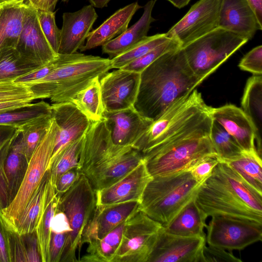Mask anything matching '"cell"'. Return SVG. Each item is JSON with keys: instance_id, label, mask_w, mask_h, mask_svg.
Returning a JSON list of instances; mask_svg holds the SVG:
<instances>
[{"instance_id": "40", "label": "cell", "mask_w": 262, "mask_h": 262, "mask_svg": "<svg viewBox=\"0 0 262 262\" xmlns=\"http://www.w3.org/2000/svg\"><path fill=\"white\" fill-rule=\"evenodd\" d=\"M165 33L147 36L124 53L111 59L112 69H121L168 40Z\"/></svg>"}, {"instance_id": "35", "label": "cell", "mask_w": 262, "mask_h": 262, "mask_svg": "<svg viewBox=\"0 0 262 262\" xmlns=\"http://www.w3.org/2000/svg\"><path fill=\"white\" fill-rule=\"evenodd\" d=\"M38 67L21 58L15 48L0 50V83L14 82Z\"/></svg>"}, {"instance_id": "50", "label": "cell", "mask_w": 262, "mask_h": 262, "mask_svg": "<svg viewBox=\"0 0 262 262\" xmlns=\"http://www.w3.org/2000/svg\"><path fill=\"white\" fill-rule=\"evenodd\" d=\"M12 261H27L26 247L23 235L9 232Z\"/></svg>"}, {"instance_id": "1", "label": "cell", "mask_w": 262, "mask_h": 262, "mask_svg": "<svg viewBox=\"0 0 262 262\" xmlns=\"http://www.w3.org/2000/svg\"><path fill=\"white\" fill-rule=\"evenodd\" d=\"M211 107L194 89L140 136L137 144L152 177L190 171L204 160L217 157L210 138Z\"/></svg>"}, {"instance_id": "28", "label": "cell", "mask_w": 262, "mask_h": 262, "mask_svg": "<svg viewBox=\"0 0 262 262\" xmlns=\"http://www.w3.org/2000/svg\"><path fill=\"white\" fill-rule=\"evenodd\" d=\"M206 216L198 206L195 199L189 202L166 226L168 233L183 236H205L204 229Z\"/></svg>"}, {"instance_id": "32", "label": "cell", "mask_w": 262, "mask_h": 262, "mask_svg": "<svg viewBox=\"0 0 262 262\" xmlns=\"http://www.w3.org/2000/svg\"><path fill=\"white\" fill-rule=\"evenodd\" d=\"M250 186L262 194V161L256 151L244 152L225 161Z\"/></svg>"}, {"instance_id": "38", "label": "cell", "mask_w": 262, "mask_h": 262, "mask_svg": "<svg viewBox=\"0 0 262 262\" xmlns=\"http://www.w3.org/2000/svg\"><path fill=\"white\" fill-rule=\"evenodd\" d=\"M210 138L220 161L235 158L244 151L234 138L214 120L211 128Z\"/></svg>"}, {"instance_id": "24", "label": "cell", "mask_w": 262, "mask_h": 262, "mask_svg": "<svg viewBox=\"0 0 262 262\" xmlns=\"http://www.w3.org/2000/svg\"><path fill=\"white\" fill-rule=\"evenodd\" d=\"M213 120L217 122L246 152L256 151L253 125L242 109L232 104L211 107Z\"/></svg>"}, {"instance_id": "2", "label": "cell", "mask_w": 262, "mask_h": 262, "mask_svg": "<svg viewBox=\"0 0 262 262\" xmlns=\"http://www.w3.org/2000/svg\"><path fill=\"white\" fill-rule=\"evenodd\" d=\"M202 81L191 69L183 49L171 50L140 73L134 107L142 116L154 121Z\"/></svg>"}, {"instance_id": "18", "label": "cell", "mask_w": 262, "mask_h": 262, "mask_svg": "<svg viewBox=\"0 0 262 262\" xmlns=\"http://www.w3.org/2000/svg\"><path fill=\"white\" fill-rule=\"evenodd\" d=\"M152 177L144 160L119 181L95 191L97 205H110L129 201L140 203L147 183Z\"/></svg>"}, {"instance_id": "37", "label": "cell", "mask_w": 262, "mask_h": 262, "mask_svg": "<svg viewBox=\"0 0 262 262\" xmlns=\"http://www.w3.org/2000/svg\"><path fill=\"white\" fill-rule=\"evenodd\" d=\"M52 121V114H45L28 121L18 128L22 136L24 151L29 161Z\"/></svg>"}, {"instance_id": "52", "label": "cell", "mask_w": 262, "mask_h": 262, "mask_svg": "<svg viewBox=\"0 0 262 262\" xmlns=\"http://www.w3.org/2000/svg\"><path fill=\"white\" fill-rule=\"evenodd\" d=\"M0 262H12L10 233L0 219Z\"/></svg>"}, {"instance_id": "62", "label": "cell", "mask_w": 262, "mask_h": 262, "mask_svg": "<svg viewBox=\"0 0 262 262\" xmlns=\"http://www.w3.org/2000/svg\"><path fill=\"white\" fill-rule=\"evenodd\" d=\"M70 0H62V2H69Z\"/></svg>"}, {"instance_id": "9", "label": "cell", "mask_w": 262, "mask_h": 262, "mask_svg": "<svg viewBox=\"0 0 262 262\" xmlns=\"http://www.w3.org/2000/svg\"><path fill=\"white\" fill-rule=\"evenodd\" d=\"M162 225L140 209L126 220L111 262H147Z\"/></svg>"}, {"instance_id": "13", "label": "cell", "mask_w": 262, "mask_h": 262, "mask_svg": "<svg viewBox=\"0 0 262 262\" xmlns=\"http://www.w3.org/2000/svg\"><path fill=\"white\" fill-rule=\"evenodd\" d=\"M140 73L122 69L107 72L100 78L104 111L115 112L134 106Z\"/></svg>"}, {"instance_id": "60", "label": "cell", "mask_w": 262, "mask_h": 262, "mask_svg": "<svg viewBox=\"0 0 262 262\" xmlns=\"http://www.w3.org/2000/svg\"><path fill=\"white\" fill-rule=\"evenodd\" d=\"M19 0H0V7Z\"/></svg>"}, {"instance_id": "42", "label": "cell", "mask_w": 262, "mask_h": 262, "mask_svg": "<svg viewBox=\"0 0 262 262\" xmlns=\"http://www.w3.org/2000/svg\"><path fill=\"white\" fill-rule=\"evenodd\" d=\"M179 48H181L180 42L176 38H170L166 42L121 69L140 73L147 67L164 54Z\"/></svg>"}, {"instance_id": "23", "label": "cell", "mask_w": 262, "mask_h": 262, "mask_svg": "<svg viewBox=\"0 0 262 262\" xmlns=\"http://www.w3.org/2000/svg\"><path fill=\"white\" fill-rule=\"evenodd\" d=\"M218 27L249 40L262 29L247 0H222Z\"/></svg>"}, {"instance_id": "7", "label": "cell", "mask_w": 262, "mask_h": 262, "mask_svg": "<svg viewBox=\"0 0 262 262\" xmlns=\"http://www.w3.org/2000/svg\"><path fill=\"white\" fill-rule=\"evenodd\" d=\"M248 40L217 27L182 48L193 73L203 81Z\"/></svg>"}, {"instance_id": "10", "label": "cell", "mask_w": 262, "mask_h": 262, "mask_svg": "<svg viewBox=\"0 0 262 262\" xmlns=\"http://www.w3.org/2000/svg\"><path fill=\"white\" fill-rule=\"evenodd\" d=\"M211 217L205 227L208 245L232 251L242 250L261 241L262 223L226 215Z\"/></svg>"}, {"instance_id": "8", "label": "cell", "mask_w": 262, "mask_h": 262, "mask_svg": "<svg viewBox=\"0 0 262 262\" xmlns=\"http://www.w3.org/2000/svg\"><path fill=\"white\" fill-rule=\"evenodd\" d=\"M58 132V127L52 118L49 127L29 161L16 194L11 202L0 212V219L9 232H12L15 222L48 169Z\"/></svg>"}, {"instance_id": "43", "label": "cell", "mask_w": 262, "mask_h": 262, "mask_svg": "<svg viewBox=\"0 0 262 262\" xmlns=\"http://www.w3.org/2000/svg\"><path fill=\"white\" fill-rule=\"evenodd\" d=\"M37 15L46 38L54 51L58 54L60 29L56 24L55 12L49 10H37Z\"/></svg>"}, {"instance_id": "19", "label": "cell", "mask_w": 262, "mask_h": 262, "mask_svg": "<svg viewBox=\"0 0 262 262\" xmlns=\"http://www.w3.org/2000/svg\"><path fill=\"white\" fill-rule=\"evenodd\" d=\"M139 210V202L97 205L82 234V244L101 239Z\"/></svg>"}, {"instance_id": "26", "label": "cell", "mask_w": 262, "mask_h": 262, "mask_svg": "<svg viewBox=\"0 0 262 262\" xmlns=\"http://www.w3.org/2000/svg\"><path fill=\"white\" fill-rule=\"evenodd\" d=\"M156 0L148 1L144 6V12L140 18L123 33L102 46L103 53L112 58L128 50L147 36L150 24L155 19L151 13Z\"/></svg>"}, {"instance_id": "44", "label": "cell", "mask_w": 262, "mask_h": 262, "mask_svg": "<svg viewBox=\"0 0 262 262\" xmlns=\"http://www.w3.org/2000/svg\"><path fill=\"white\" fill-rule=\"evenodd\" d=\"M26 99H37L28 86L13 81L0 83V101Z\"/></svg>"}, {"instance_id": "57", "label": "cell", "mask_w": 262, "mask_h": 262, "mask_svg": "<svg viewBox=\"0 0 262 262\" xmlns=\"http://www.w3.org/2000/svg\"><path fill=\"white\" fill-rule=\"evenodd\" d=\"M91 5L94 7L103 8L107 6L111 0H88Z\"/></svg>"}, {"instance_id": "31", "label": "cell", "mask_w": 262, "mask_h": 262, "mask_svg": "<svg viewBox=\"0 0 262 262\" xmlns=\"http://www.w3.org/2000/svg\"><path fill=\"white\" fill-rule=\"evenodd\" d=\"M54 183L50 172L45 205L38 225L35 231L42 262H50V242L51 237V223L56 213L59 203Z\"/></svg>"}, {"instance_id": "36", "label": "cell", "mask_w": 262, "mask_h": 262, "mask_svg": "<svg viewBox=\"0 0 262 262\" xmlns=\"http://www.w3.org/2000/svg\"><path fill=\"white\" fill-rule=\"evenodd\" d=\"M84 135L67 144L49 163L48 170H50L54 182L60 175L70 169L77 168L79 170V162Z\"/></svg>"}, {"instance_id": "20", "label": "cell", "mask_w": 262, "mask_h": 262, "mask_svg": "<svg viewBox=\"0 0 262 262\" xmlns=\"http://www.w3.org/2000/svg\"><path fill=\"white\" fill-rule=\"evenodd\" d=\"M97 17L95 9L91 5L76 12L64 13L58 54H71L80 50Z\"/></svg>"}, {"instance_id": "22", "label": "cell", "mask_w": 262, "mask_h": 262, "mask_svg": "<svg viewBox=\"0 0 262 262\" xmlns=\"http://www.w3.org/2000/svg\"><path fill=\"white\" fill-rule=\"evenodd\" d=\"M102 118L110 130L113 143L120 146H132L152 123L142 116L134 106L115 111H104Z\"/></svg>"}, {"instance_id": "21", "label": "cell", "mask_w": 262, "mask_h": 262, "mask_svg": "<svg viewBox=\"0 0 262 262\" xmlns=\"http://www.w3.org/2000/svg\"><path fill=\"white\" fill-rule=\"evenodd\" d=\"M51 107L58 132L50 162L67 144L83 136L91 121L72 102L52 103Z\"/></svg>"}, {"instance_id": "4", "label": "cell", "mask_w": 262, "mask_h": 262, "mask_svg": "<svg viewBox=\"0 0 262 262\" xmlns=\"http://www.w3.org/2000/svg\"><path fill=\"white\" fill-rule=\"evenodd\" d=\"M111 69V59L82 54L28 86L37 99L49 98L52 103L71 102L95 78Z\"/></svg>"}, {"instance_id": "47", "label": "cell", "mask_w": 262, "mask_h": 262, "mask_svg": "<svg viewBox=\"0 0 262 262\" xmlns=\"http://www.w3.org/2000/svg\"><path fill=\"white\" fill-rule=\"evenodd\" d=\"M78 168H74L60 175L54 182L55 191L60 198L79 179L82 174Z\"/></svg>"}, {"instance_id": "63", "label": "cell", "mask_w": 262, "mask_h": 262, "mask_svg": "<svg viewBox=\"0 0 262 262\" xmlns=\"http://www.w3.org/2000/svg\"><path fill=\"white\" fill-rule=\"evenodd\" d=\"M2 6H1L0 7V13H1V10H2Z\"/></svg>"}, {"instance_id": "53", "label": "cell", "mask_w": 262, "mask_h": 262, "mask_svg": "<svg viewBox=\"0 0 262 262\" xmlns=\"http://www.w3.org/2000/svg\"><path fill=\"white\" fill-rule=\"evenodd\" d=\"M33 101L31 99L0 101V113L28 106Z\"/></svg>"}, {"instance_id": "5", "label": "cell", "mask_w": 262, "mask_h": 262, "mask_svg": "<svg viewBox=\"0 0 262 262\" xmlns=\"http://www.w3.org/2000/svg\"><path fill=\"white\" fill-rule=\"evenodd\" d=\"M201 184L190 171L154 177L144 190L139 209L165 227L195 198Z\"/></svg>"}, {"instance_id": "59", "label": "cell", "mask_w": 262, "mask_h": 262, "mask_svg": "<svg viewBox=\"0 0 262 262\" xmlns=\"http://www.w3.org/2000/svg\"><path fill=\"white\" fill-rule=\"evenodd\" d=\"M5 207V203L4 201L1 186L0 185V212H1L2 210Z\"/></svg>"}, {"instance_id": "45", "label": "cell", "mask_w": 262, "mask_h": 262, "mask_svg": "<svg viewBox=\"0 0 262 262\" xmlns=\"http://www.w3.org/2000/svg\"><path fill=\"white\" fill-rule=\"evenodd\" d=\"M238 66L241 70L254 75H261L262 46H258L248 52L241 60Z\"/></svg>"}, {"instance_id": "14", "label": "cell", "mask_w": 262, "mask_h": 262, "mask_svg": "<svg viewBox=\"0 0 262 262\" xmlns=\"http://www.w3.org/2000/svg\"><path fill=\"white\" fill-rule=\"evenodd\" d=\"M16 49L21 58L37 66L49 62L58 55L52 49L42 31L37 10L27 3Z\"/></svg>"}, {"instance_id": "3", "label": "cell", "mask_w": 262, "mask_h": 262, "mask_svg": "<svg viewBox=\"0 0 262 262\" xmlns=\"http://www.w3.org/2000/svg\"><path fill=\"white\" fill-rule=\"evenodd\" d=\"M194 199L207 217L221 215L262 223V194L225 162L214 167Z\"/></svg>"}, {"instance_id": "6", "label": "cell", "mask_w": 262, "mask_h": 262, "mask_svg": "<svg viewBox=\"0 0 262 262\" xmlns=\"http://www.w3.org/2000/svg\"><path fill=\"white\" fill-rule=\"evenodd\" d=\"M96 206V192L82 173L79 179L59 200L58 208L66 215L70 232L64 246L61 262L78 261L76 252L82 247L84 230Z\"/></svg>"}, {"instance_id": "17", "label": "cell", "mask_w": 262, "mask_h": 262, "mask_svg": "<svg viewBox=\"0 0 262 262\" xmlns=\"http://www.w3.org/2000/svg\"><path fill=\"white\" fill-rule=\"evenodd\" d=\"M132 146L115 145L110 130L102 118L97 121H91L84 134L79 162V169L82 173L87 168L114 156Z\"/></svg>"}, {"instance_id": "61", "label": "cell", "mask_w": 262, "mask_h": 262, "mask_svg": "<svg viewBox=\"0 0 262 262\" xmlns=\"http://www.w3.org/2000/svg\"><path fill=\"white\" fill-rule=\"evenodd\" d=\"M52 5L55 8L58 0H50Z\"/></svg>"}, {"instance_id": "15", "label": "cell", "mask_w": 262, "mask_h": 262, "mask_svg": "<svg viewBox=\"0 0 262 262\" xmlns=\"http://www.w3.org/2000/svg\"><path fill=\"white\" fill-rule=\"evenodd\" d=\"M28 163L19 130L0 152V185L5 207L11 202L16 194Z\"/></svg>"}, {"instance_id": "12", "label": "cell", "mask_w": 262, "mask_h": 262, "mask_svg": "<svg viewBox=\"0 0 262 262\" xmlns=\"http://www.w3.org/2000/svg\"><path fill=\"white\" fill-rule=\"evenodd\" d=\"M206 235L183 236L159 231L147 262H202Z\"/></svg>"}, {"instance_id": "25", "label": "cell", "mask_w": 262, "mask_h": 262, "mask_svg": "<svg viewBox=\"0 0 262 262\" xmlns=\"http://www.w3.org/2000/svg\"><path fill=\"white\" fill-rule=\"evenodd\" d=\"M142 8L136 2L116 11L100 26L90 32L86 42L80 49L85 51L103 45L123 33L136 12Z\"/></svg>"}, {"instance_id": "56", "label": "cell", "mask_w": 262, "mask_h": 262, "mask_svg": "<svg viewBox=\"0 0 262 262\" xmlns=\"http://www.w3.org/2000/svg\"><path fill=\"white\" fill-rule=\"evenodd\" d=\"M252 7L258 20L262 26V0H247Z\"/></svg>"}, {"instance_id": "34", "label": "cell", "mask_w": 262, "mask_h": 262, "mask_svg": "<svg viewBox=\"0 0 262 262\" xmlns=\"http://www.w3.org/2000/svg\"><path fill=\"white\" fill-rule=\"evenodd\" d=\"M100 77L95 78L72 99L73 102L91 121H97L103 117V105Z\"/></svg>"}, {"instance_id": "48", "label": "cell", "mask_w": 262, "mask_h": 262, "mask_svg": "<svg viewBox=\"0 0 262 262\" xmlns=\"http://www.w3.org/2000/svg\"><path fill=\"white\" fill-rule=\"evenodd\" d=\"M219 162L216 157L208 158L195 165L190 170L191 174L195 180L202 183L210 176Z\"/></svg>"}, {"instance_id": "39", "label": "cell", "mask_w": 262, "mask_h": 262, "mask_svg": "<svg viewBox=\"0 0 262 262\" xmlns=\"http://www.w3.org/2000/svg\"><path fill=\"white\" fill-rule=\"evenodd\" d=\"M49 114H52L51 105L40 101L27 106L0 113V124L19 128L28 121Z\"/></svg>"}, {"instance_id": "54", "label": "cell", "mask_w": 262, "mask_h": 262, "mask_svg": "<svg viewBox=\"0 0 262 262\" xmlns=\"http://www.w3.org/2000/svg\"><path fill=\"white\" fill-rule=\"evenodd\" d=\"M18 128L0 124V152L4 147L15 137Z\"/></svg>"}, {"instance_id": "55", "label": "cell", "mask_w": 262, "mask_h": 262, "mask_svg": "<svg viewBox=\"0 0 262 262\" xmlns=\"http://www.w3.org/2000/svg\"><path fill=\"white\" fill-rule=\"evenodd\" d=\"M26 2L37 10L53 11L55 8L50 0H26Z\"/></svg>"}, {"instance_id": "51", "label": "cell", "mask_w": 262, "mask_h": 262, "mask_svg": "<svg viewBox=\"0 0 262 262\" xmlns=\"http://www.w3.org/2000/svg\"><path fill=\"white\" fill-rule=\"evenodd\" d=\"M23 235L26 244L27 262L41 261L36 232Z\"/></svg>"}, {"instance_id": "27", "label": "cell", "mask_w": 262, "mask_h": 262, "mask_svg": "<svg viewBox=\"0 0 262 262\" xmlns=\"http://www.w3.org/2000/svg\"><path fill=\"white\" fill-rule=\"evenodd\" d=\"M242 110L252 122L255 132L256 149L261 158L262 133V77L254 75L247 81L242 100Z\"/></svg>"}, {"instance_id": "30", "label": "cell", "mask_w": 262, "mask_h": 262, "mask_svg": "<svg viewBox=\"0 0 262 262\" xmlns=\"http://www.w3.org/2000/svg\"><path fill=\"white\" fill-rule=\"evenodd\" d=\"M49 177L50 170H48L15 222L12 232L19 235L35 232L42 213Z\"/></svg>"}, {"instance_id": "58", "label": "cell", "mask_w": 262, "mask_h": 262, "mask_svg": "<svg viewBox=\"0 0 262 262\" xmlns=\"http://www.w3.org/2000/svg\"><path fill=\"white\" fill-rule=\"evenodd\" d=\"M176 7L181 9L186 6L190 0H167Z\"/></svg>"}, {"instance_id": "46", "label": "cell", "mask_w": 262, "mask_h": 262, "mask_svg": "<svg viewBox=\"0 0 262 262\" xmlns=\"http://www.w3.org/2000/svg\"><path fill=\"white\" fill-rule=\"evenodd\" d=\"M202 262H242L232 251L213 246L205 245L203 249Z\"/></svg>"}, {"instance_id": "41", "label": "cell", "mask_w": 262, "mask_h": 262, "mask_svg": "<svg viewBox=\"0 0 262 262\" xmlns=\"http://www.w3.org/2000/svg\"><path fill=\"white\" fill-rule=\"evenodd\" d=\"M82 54L77 52L71 54H58L54 59L18 77L14 82L28 86L45 78L59 67L76 59Z\"/></svg>"}, {"instance_id": "16", "label": "cell", "mask_w": 262, "mask_h": 262, "mask_svg": "<svg viewBox=\"0 0 262 262\" xmlns=\"http://www.w3.org/2000/svg\"><path fill=\"white\" fill-rule=\"evenodd\" d=\"M143 161L142 152L129 147L114 156L90 166L83 173L96 191L116 183Z\"/></svg>"}, {"instance_id": "11", "label": "cell", "mask_w": 262, "mask_h": 262, "mask_svg": "<svg viewBox=\"0 0 262 262\" xmlns=\"http://www.w3.org/2000/svg\"><path fill=\"white\" fill-rule=\"evenodd\" d=\"M222 0H199L166 33L183 48L218 27Z\"/></svg>"}, {"instance_id": "49", "label": "cell", "mask_w": 262, "mask_h": 262, "mask_svg": "<svg viewBox=\"0 0 262 262\" xmlns=\"http://www.w3.org/2000/svg\"><path fill=\"white\" fill-rule=\"evenodd\" d=\"M67 232H51L50 242V262L60 261L64 246L68 236Z\"/></svg>"}, {"instance_id": "29", "label": "cell", "mask_w": 262, "mask_h": 262, "mask_svg": "<svg viewBox=\"0 0 262 262\" xmlns=\"http://www.w3.org/2000/svg\"><path fill=\"white\" fill-rule=\"evenodd\" d=\"M26 2L19 0L2 6L0 13V50L16 48L22 30Z\"/></svg>"}, {"instance_id": "33", "label": "cell", "mask_w": 262, "mask_h": 262, "mask_svg": "<svg viewBox=\"0 0 262 262\" xmlns=\"http://www.w3.org/2000/svg\"><path fill=\"white\" fill-rule=\"evenodd\" d=\"M125 222L126 220L102 238L89 244L87 254L79 261L111 262L121 242Z\"/></svg>"}]
</instances>
